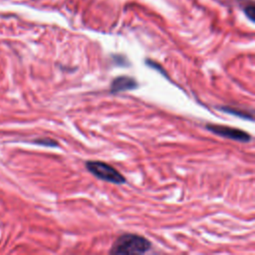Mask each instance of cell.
I'll list each match as a JSON object with an SVG mask.
<instances>
[{"mask_svg":"<svg viewBox=\"0 0 255 255\" xmlns=\"http://www.w3.org/2000/svg\"><path fill=\"white\" fill-rule=\"evenodd\" d=\"M151 248V243L145 237L125 233L117 238L112 245L110 253L112 254H143Z\"/></svg>","mask_w":255,"mask_h":255,"instance_id":"6da1fadb","label":"cell"},{"mask_svg":"<svg viewBox=\"0 0 255 255\" xmlns=\"http://www.w3.org/2000/svg\"><path fill=\"white\" fill-rule=\"evenodd\" d=\"M87 169L97 178L115 184H123L126 177L114 166L100 160H89L86 162Z\"/></svg>","mask_w":255,"mask_h":255,"instance_id":"7a4b0ae2","label":"cell"},{"mask_svg":"<svg viewBox=\"0 0 255 255\" xmlns=\"http://www.w3.org/2000/svg\"><path fill=\"white\" fill-rule=\"evenodd\" d=\"M206 128L214 134H217L229 139H233L236 141L248 142L251 140V135L245 130H242L240 128H236L228 126H222V125H215V124H207Z\"/></svg>","mask_w":255,"mask_h":255,"instance_id":"3957f363","label":"cell"},{"mask_svg":"<svg viewBox=\"0 0 255 255\" xmlns=\"http://www.w3.org/2000/svg\"><path fill=\"white\" fill-rule=\"evenodd\" d=\"M137 82L128 76H120L115 78L110 86L111 93L117 94L125 91H130L133 89H136L137 87Z\"/></svg>","mask_w":255,"mask_h":255,"instance_id":"277c9868","label":"cell"},{"mask_svg":"<svg viewBox=\"0 0 255 255\" xmlns=\"http://www.w3.org/2000/svg\"><path fill=\"white\" fill-rule=\"evenodd\" d=\"M221 111L225 112V113H229V114H232V115H235L237 117H240V118H243V119H249L250 121L253 120V115L252 113L249 114L248 112L246 111H242V110H239V109H234V108H231V107H221L219 108Z\"/></svg>","mask_w":255,"mask_h":255,"instance_id":"5b68a950","label":"cell"},{"mask_svg":"<svg viewBox=\"0 0 255 255\" xmlns=\"http://www.w3.org/2000/svg\"><path fill=\"white\" fill-rule=\"evenodd\" d=\"M34 142L36 144H40V145H45V146H50V147H55V146H58V142L52 138H38V139H35Z\"/></svg>","mask_w":255,"mask_h":255,"instance_id":"8992f818","label":"cell"},{"mask_svg":"<svg viewBox=\"0 0 255 255\" xmlns=\"http://www.w3.org/2000/svg\"><path fill=\"white\" fill-rule=\"evenodd\" d=\"M245 13H246V15L248 16V18H249L251 21L254 20V7H253V6L247 7V8L245 9Z\"/></svg>","mask_w":255,"mask_h":255,"instance_id":"52a82bcc","label":"cell"}]
</instances>
